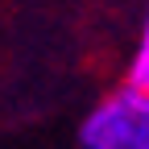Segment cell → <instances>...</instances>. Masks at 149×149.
<instances>
[{
    "instance_id": "obj_1",
    "label": "cell",
    "mask_w": 149,
    "mask_h": 149,
    "mask_svg": "<svg viewBox=\"0 0 149 149\" xmlns=\"http://www.w3.org/2000/svg\"><path fill=\"white\" fill-rule=\"evenodd\" d=\"M79 149H149V91L120 83L79 120Z\"/></svg>"
},
{
    "instance_id": "obj_2",
    "label": "cell",
    "mask_w": 149,
    "mask_h": 149,
    "mask_svg": "<svg viewBox=\"0 0 149 149\" xmlns=\"http://www.w3.org/2000/svg\"><path fill=\"white\" fill-rule=\"evenodd\" d=\"M124 83H128V87H137V91H149V8H145V17H141L137 46H133V58H128Z\"/></svg>"
}]
</instances>
